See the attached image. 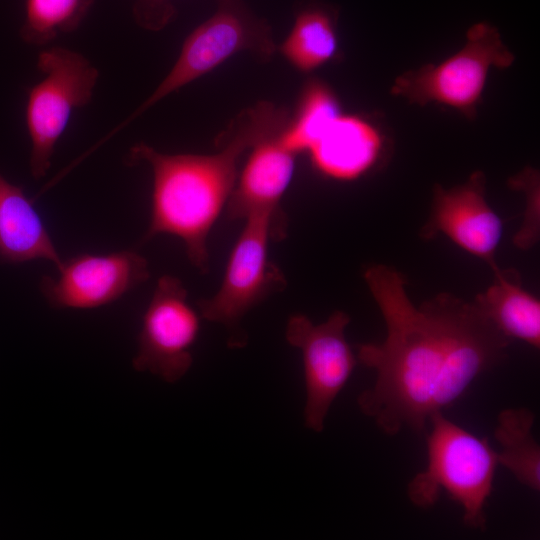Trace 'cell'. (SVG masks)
Wrapping results in <instances>:
<instances>
[{
	"label": "cell",
	"mask_w": 540,
	"mask_h": 540,
	"mask_svg": "<svg viewBox=\"0 0 540 540\" xmlns=\"http://www.w3.org/2000/svg\"><path fill=\"white\" fill-rule=\"evenodd\" d=\"M364 280L386 325L380 343L359 345L357 360L376 374L357 398L382 433H422L429 417L455 403L481 374L507 357L511 339L474 302L440 293L416 307L406 279L377 264Z\"/></svg>",
	"instance_id": "cell-1"
},
{
	"label": "cell",
	"mask_w": 540,
	"mask_h": 540,
	"mask_svg": "<svg viewBox=\"0 0 540 540\" xmlns=\"http://www.w3.org/2000/svg\"><path fill=\"white\" fill-rule=\"evenodd\" d=\"M288 116V111L273 103L258 102L236 118L212 154H166L143 142L135 144L128 163L147 164L153 178L150 220L143 241L173 235L183 242L190 263L207 273L209 235L234 188L240 157L281 130Z\"/></svg>",
	"instance_id": "cell-2"
},
{
	"label": "cell",
	"mask_w": 540,
	"mask_h": 540,
	"mask_svg": "<svg viewBox=\"0 0 540 540\" xmlns=\"http://www.w3.org/2000/svg\"><path fill=\"white\" fill-rule=\"evenodd\" d=\"M428 423L427 466L409 481V501L429 508L446 492L461 506L464 524L485 531V506L499 465L496 451L486 438L451 421L443 411L433 413Z\"/></svg>",
	"instance_id": "cell-3"
},
{
	"label": "cell",
	"mask_w": 540,
	"mask_h": 540,
	"mask_svg": "<svg viewBox=\"0 0 540 540\" xmlns=\"http://www.w3.org/2000/svg\"><path fill=\"white\" fill-rule=\"evenodd\" d=\"M284 213L255 212L245 218L216 293L198 302L203 319L223 325L231 348L246 344L241 321L253 308L287 285L281 269L270 260L269 244L286 237Z\"/></svg>",
	"instance_id": "cell-4"
},
{
	"label": "cell",
	"mask_w": 540,
	"mask_h": 540,
	"mask_svg": "<svg viewBox=\"0 0 540 540\" xmlns=\"http://www.w3.org/2000/svg\"><path fill=\"white\" fill-rule=\"evenodd\" d=\"M37 68L43 77L30 89L25 108L31 140L29 168L36 180L47 174L73 112L91 101L99 77L88 59L63 47L43 50Z\"/></svg>",
	"instance_id": "cell-5"
},
{
	"label": "cell",
	"mask_w": 540,
	"mask_h": 540,
	"mask_svg": "<svg viewBox=\"0 0 540 540\" xmlns=\"http://www.w3.org/2000/svg\"><path fill=\"white\" fill-rule=\"evenodd\" d=\"M251 51L268 59L275 52L270 29L239 0H220L216 12L185 39L172 69L153 93L105 139L163 98L211 72L235 54Z\"/></svg>",
	"instance_id": "cell-6"
},
{
	"label": "cell",
	"mask_w": 540,
	"mask_h": 540,
	"mask_svg": "<svg viewBox=\"0 0 540 540\" xmlns=\"http://www.w3.org/2000/svg\"><path fill=\"white\" fill-rule=\"evenodd\" d=\"M513 55L497 30L486 23L472 26L465 45L437 65L399 76L392 93L416 104H443L472 114L492 68H507Z\"/></svg>",
	"instance_id": "cell-7"
},
{
	"label": "cell",
	"mask_w": 540,
	"mask_h": 540,
	"mask_svg": "<svg viewBox=\"0 0 540 540\" xmlns=\"http://www.w3.org/2000/svg\"><path fill=\"white\" fill-rule=\"evenodd\" d=\"M182 281L161 276L142 316L137 350L132 360L138 372H148L176 383L193 364L192 348L201 327V315L187 300Z\"/></svg>",
	"instance_id": "cell-8"
},
{
	"label": "cell",
	"mask_w": 540,
	"mask_h": 540,
	"mask_svg": "<svg viewBox=\"0 0 540 540\" xmlns=\"http://www.w3.org/2000/svg\"><path fill=\"white\" fill-rule=\"evenodd\" d=\"M349 315L334 311L326 321L314 324L304 314L292 315L285 338L302 355L306 402L305 426L322 432L329 410L351 377L358 362L345 335Z\"/></svg>",
	"instance_id": "cell-9"
},
{
	"label": "cell",
	"mask_w": 540,
	"mask_h": 540,
	"mask_svg": "<svg viewBox=\"0 0 540 540\" xmlns=\"http://www.w3.org/2000/svg\"><path fill=\"white\" fill-rule=\"evenodd\" d=\"M58 276H43L39 289L55 309H94L113 303L150 277L148 261L134 250L81 253L63 260Z\"/></svg>",
	"instance_id": "cell-10"
},
{
	"label": "cell",
	"mask_w": 540,
	"mask_h": 540,
	"mask_svg": "<svg viewBox=\"0 0 540 540\" xmlns=\"http://www.w3.org/2000/svg\"><path fill=\"white\" fill-rule=\"evenodd\" d=\"M444 235L461 249L474 255L490 268L503 235V223L485 198V177L473 173L460 185L433 189L431 211L420 230V237L431 240Z\"/></svg>",
	"instance_id": "cell-11"
},
{
	"label": "cell",
	"mask_w": 540,
	"mask_h": 540,
	"mask_svg": "<svg viewBox=\"0 0 540 540\" xmlns=\"http://www.w3.org/2000/svg\"><path fill=\"white\" fill-rule=\"evenodd\" d=\"M280 131L250 148L226 205L229 220L261 211L284 213L280 203L294 177L297 154L282 144Z\"/></svg>",
	"instance_id": "cell-12"
},
{
	"label": "cell",
	"mask_w": 540,
	"mask_h": 540,
	"mask_svg": "<svg viewBox=\"0 0 540 540\" xmlns=\"http://www.w3.org/2000/svg\"><path fill=\"white\" fill-rule=\"evenodd\" d=\"M383 150L380 131L367 119L341 113L306 152L324 177L353 181L367 174Z\"/></svg>",
	"instance_id": "cell-13"
},
{
	"label": "cell",
	"mask_w": 540,
	"mask_h": 540,
	"mask_svg": "<svg viewBox=\"0 0 540 540\" xmlns=\"http://www.w3.org/2000/svg\"><path fill=\"white\" fill-rule=\"evenodd\" d=\"M35 259L47 260L56 268L63 261L33 202L0 173V262Z\"/></svg>",
	"instance_id": "cell-14"
},
{
	"label": "cell",
	"mask_w": 540,
	"mask_h": 540,
	"mask_svg": "<svg viewBox=\"0 0 540 540\" xmlns=\"http://www.w3.org/2000/svg\"><path fill=\"white\" fill-rule=\"evenodd\" d=\"M491 269L493 282L476 296L474 304L503 335L539 349V299L523 288L518 271L497 264Z\"/></svg>",
	"instance_id": "cell-15"
},
{
	"label": "cell",
	"mask_w": 540,
	"mask_h": 540,
	"mask_svg": "<svg viewBox=\"0 0 540 540\" xmlns=\"http://www.w3.org/2000/svg\"><path fill=\"white\" fill-rule=\"evenodd\" d=\"M534 413L524 407L507 408L497 416L494 437L500 446L499 465L523 486L540 490V447L532 435Z\"/></svg>",
	"instance_id": "cell-16"
},
{
	"label": "cell",
	"mask_w": 540,
	"mask_h": 540,
	"mask_svg": "<svg viewBox=\"0 0 540 540\" xmlns=\"http://www.w3.org/2000/svg\"><path fill=\"white\" fill-rule=\"evenodd\" d=\"M279 51L300 72L309 73L327 64L338 51L333 18L320 8L302 10Z\"/></svg>",
	"instance_id": "cell-17"
},
{
	"label": "cell",
	"mask_w": 540,
	"mask_h": 540,
	"mask_svg": "<svg viewBox=\"0 0 540 540\" xmlns=\"http://www.w3.org/2000/svg\"><path fill=\"white\" fill-rule=\"evenodd\" d=\"M336 94L324 82L304 86L293 115L279 133L282 144L295 154L306 153L334 119L341 114Z\"/></svg>",
	"instance_id": "cell-18"
},
{
	"label": "cell",
	"mask_w": 540,
	"mask_h": 540,
	"mask_svg": "<svg viewBox=\"0 0 540 540\" xmlns=\"http://www.w3.org/2000/svg\"><path fill=\"white\" fill-rule=\"evenodd\" d=\"M93 0H25L21 38L31 45H45L62 33L76 29Z\"/></svg>",
	"instance_id": "cell-19"
},
{
	"label": "cell",
	"mask_w": 540,
	"mask_h": 540,
	"mask_svg": "<svg viewBox=\"0 0 540 540\" xmlns=\"http://www.w3.org/2000/svg\"><path fill=\"white\" fill-rule=\"evenodd\" d=\"M511 188L521 190L525 196L522 224L513 238L521 250L532 248L540 238V187L539 174L535 169L525 168L509 180Z\"/></svg>",
	"instance_id": "cell-20"
},
{
	"label": "cell",
	"mask_w": 540,
	"mask_h": 540,
	"mask_svg": "<svg viewBox=\"0 0 540 540\" xmlns=\"http://www.w3.org/2000/svg\"><path fill=\"white\" fill-rule=\"evenodd\" d=\"M153 1H155V2H160V1H163V0H153Z\"/></svg>",
	"instance_id": "cell-21"
}]
</instances>
